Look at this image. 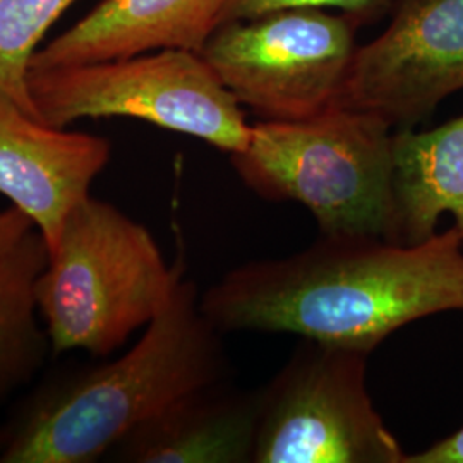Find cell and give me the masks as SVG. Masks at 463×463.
Wrapping results in <instances>:
<instances>
[{
  "mask_svg": "<svg viewBox=\"0 0 463 463\" xmlns=\"http://www.w3.org/2000/svg\"><path fill=\"white\" fill-rule=\"evenodd\" d=\"M28 88L36 116L53 128L129 117L198 137L229 155L248 145L250 126L242 105L193 50L30 69Z\"/></svg>",
  "mask_w": 463,
  "mask_h": 463,
  "instance_id": "5",
  "label": "cell"
},
{
  "mask_svg": "<svg viewBox=\"0 0 463 463\" xmlns=\"http://www.w3.org/2000/svg\"><path fill=\"white\" fill-rule=\"evenodd\" d=\"M403 463H463V426L419 453H407Z\"/></svg>",
  "mask_w": 463,
  "mask_h": 463,
  "instance_id": "17",
  "label": "cell"
},
{
  "mask_svg": "<svg viewBox=\"0 0 463 463\" xmlns=\"http://www.w3.org/2000/svg\"><path fill=\"white\" fill-rule=\"evenodd\" d=\"M183 277V263L168 265L145 225L86 196L66 216L36 283L52 352L114 354L148 326Z\"/></svg>",
  "mask_w": 463,
  "mask_h": 463,
  "instance_id": "3",
  "label": "cell"
},
{
  "mask_svg": "<svg viewBox=\"0 0 463 463\" xmlns=\"http://www.w3.org/2000/svg\"><path fill=\"white\" fill-rule=\"evenodd\" d=\"M395 129L381 117L331 107L298 120H261L232 153L235 174L266 201L304 204L321 235L390 231Z\"/></svg>",
  "mask_w": 463,
  "mask_h": 463,
  "instance_id": "4",
  "label": "cell"
},
{
  "mask_svg": "<svg viewBox=\"0 0 463 463\" xmlns=\"http://www.w3.org/2000/svg\"><path fill=\"white\" fill-rule=\"evenodd\" d=\"M110 158L107 137L53 128L0 91V194L33 220L49 252Z\"/></svg>",
  "mask_w": 463,
  "mask_h": 463,
  "instance_id": "9",
  "label": "cell"
},
{
  "mask_svg": "<svg viewBox=\"0 0 463 463\" xmlns=\"http://www.w3.org/2000/svg\"><path fill=\"white\" fill-rule=\"evenodd\" d=\"M49 258V246L34 229L0 261V403L33 380L52 350L36 300Z\"/></svg>",
  "mask_w": 463,
  "mask_h": 463,
  "instance_id": "13",
  "label": "cell"
},
{
  "mask_svg": "<svg viewBox=\"0 0 463 463\" xmlns=\"http://www.w3.org/2000/svg\"><path fill=\"white\" fill-rule=\"evenodd\" d=\"M443 215L463 244V114L430 131L395 129L392 168V220L386 241L424 242Z\"/></svg>",
  "mask_w": 463,
  "mask_h": 463,
  "instance_id": "12",
  "label": "cell"
},
{
  "mask_svg": "<svg viewBox=\"0 0 463 463\" xmlns=\"http://www.w3.org/2000/svg\"><path fill=\"white\" fill-rule=\"evenodd\" d=\"M34 229L33 220L16 206L0 210V261Z\"/></svg>",
  "mask_w": 463,
  "mask_h": 463,
  "instance_id": "16",
  "label": "cell"
},
{
  "mask_svg": "<svg viewBox=\"0 0 463 463\" xmlns=\"http://www.w3.org/2000/svg\"><path fill=\"white\" fill-rule=\"evenodd\" d=\"M227 0H103L36 50L30 69L78 66L148 52H201Z\"/></svg>",
  "mask_w": 463,
  "mask_h": 463,
  "instance_id": "10",
  "label": "cell"
},
{
  "mask_svg": "<svg viewBox=\"0 0 463 463\" xmlns=\"http://www.w3.org/2000/svg\"><path fill=\"white\" fill-rule=\"evenodd\" d=\"M260 393L220 381L177 400L131 430L103 460L122 463H252Z\"/></svg>",
  "mask_w": 463,
  "mask_h": 463,
  "instance_id": "11",
  "label": "cell"
},
{
  "mask_svg": "<svg viewBox=\"0 0 463 463\" xmlns=\"http://www.w3.org/2000/svg\"><path fill=\"white\" fill-rule=\"evenodd\" d=\"M463 90V0H398L383 33L359 45L338 107L415 128Z\"/></svg>",
  "mask_w": 463,
  "mask_h": 463,
  "instance_id": "8",
  "label": "cell"
},
{
  "mask_svg": "<svg viewBox=\"0 0 463 463\" xmlns=\"http://www.w3.org/2000/svg\"><path fill=\"white\" fill-rule=\"evenodd\" d=\"M398 0H227L220 24L283 9H323L350 19L357 28L392 16Z\"/></svg>",
  "mask_w": 463,
  "mask_h": 463,
  "instance_id": "15",
  "label": "cell"
},
{
  "mask_svg": "<svg viewBox=\"0 0 463 463\" xmlns=\"http://www.w3.org/2000/svg\"><path fill=\"white\" fill-rule=\"evenodd\" d=\"M225 333H292L374 352L395 331L463 311V244L449 227L414 246L380 235H321L285 258L229 269L201 294Z\"/></svg>",
  "mask_w": 463,
  "mask_h": 463,
  "instance_id": "1",
  "label": "cell"
},
{
  "mask_svg": "<svg viewBox=\"0 0 463 463\" xmlns=\"http://www.w3.org/2000/svg\"><path fill=\"white\" fill-rule=\"evenodd\" d=\"M371 352L302 338L260 393L252 463H403L367 390Z\"/></svg>",
  "mask_w": 463,
  "mask_h": 463,
  "instance_id": "6",
  "label": "cell"
},
{
  "mask_svg": "<svg viewBox=\"0 0 463 463\" xmlns=\"http://www.w3.org/2000/svg\"><path fill=\"white\" fill-rule=\"evenodd\" d=\"M193 280L175 283L134 347L53 381L7 424L0 463H95L131 430L201 388L232 380L223 333Z\"/></svg>",
  "mask_w": 463,
  "mask_h": 463,
  "instance_id": "2",
  "label": "cell"
},
{
  "mask_svg": "<svg viewBox=\"0 0 463 463\" xmlns=\"http://www.w3.org/2000/svg\"><path fill=\"white\" fill-rule=\"evenodd\" d=\"M76 0H0V91L36 117L28 88L40 42Z\"/></svg>",
  "mask_w": 463,
  "mask_h": 463,
  "instance_id": "14",
  "label": "cell"
},
{
  "mask_svg": "<svg viewBox=\"0 0 463 463\" xmlns=\"http://www.w3.org/2000/svg\"><path fill=\"white\" fill-rule=\"evenodd\" d=\"M7 439H9V430H7V424H5V426H0V451L5 447Z\"/></svg>",
  "mask_w": 463,
  "mask_h": 463,
  "instance_id": "18",
  "label": "cell"
},
{
  "mask_svg": "<svg viewBox=\"0 0 463 463\" xmlns=\"http://www.w3.org/2000/svg\"><path fill=\"white\" fill-rule=\"evenodd\" d=\"M357 30L331 11L283 9L218 24L199 53L263 120H298L338 105Z\"/></svg>",
  "mask_w": 463,
  "mask_h": 463,
  "instance_id": "7",
  "label": "cell"
}]
</instances>
